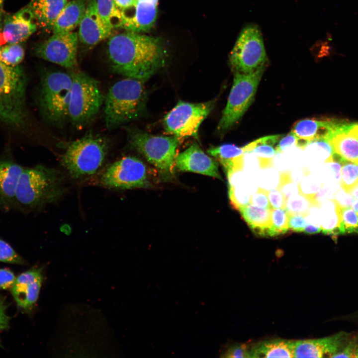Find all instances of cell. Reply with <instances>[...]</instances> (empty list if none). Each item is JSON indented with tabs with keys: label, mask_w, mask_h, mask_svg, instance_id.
<instances>
[{
	"label": "cell",
	"mask_w": 358,
	"mask_h": 358,
	"mask_svg": "<svg viewBox=\"0 0 358 358\" xmlns=\"http://www.w3.org/2000/svg\"><path fill=\"white\" fill-rule=\"evenodd\" d=\"M307 155L316 164L327 163L333 160L335 152L329 140L321 139L314 140L306 147Z\"/></svg>",
	"instance_id": "30"
},
{
	"label": "cell",
	"mask_w": 358,
	"mask_h": 358,
	"mask_svg": "<svg viewBox=\"0 0 358 358\" xmlns=\"http://www.w3.org/2000/svg\"><path fill=\"white\" fill-rule=\"evenodd\" d=\"M329 140L341 159L358 162V122L340 120Z\"/></svg>",
	"instance_id": "20"
},
{
	"label": "cell",
	"mask_w": 358,
	"mask_h": 358,
	"mask_svg": "<svg viewBox=\"0 0 358 358\" xmlns=\"http://www.w3.org/2000/svg\"><path fill=\"white\" fill-rule=\"evenodd\" d=\"M215 105V100L202 103L179 101L164 119L166 131L179 139L196 136L202 122Z\"/></svg>",
	"instance_id": "11"
},
{
	"label": "cell",
	"mask_w": 358,
	"mask_h": 358,
	"mask_svg": "<svg viewBox=\"0 0 358 358\" xmlns=\"http://www.w3.org/2000/svg\"><path fill=\"white\" fill-rule=\"evenodd\" d=\"M283 135H272L258 139L242 147L244 153L254 154L259 159L261 168L271 166L277 154L275 147Z\"/></svg>",
	"instance_id": "28"
},
{
	"label": "cell",
	"mask_w": 358,
	"mask_h": 358,
	"mask_svg": "<svg viewBox=\"0 0 358 358\" xmlns=\"http://www.w3.org/2000/svg\"><path fill=\"white\" fill-rule=\"evenodd\" d=\"M320 206L315 199L298 194L288 199L285 209L289 214H298L304 216L313 205Z\"/></svg>",
	"instance_id": "34"
},
{
	"label": "cell",
	"mask_w": 358,
	"mask_h": 358,
	"mask_svg": "<svg viewBox=\"0 0 358 358\" xmlns=\"http://www.w3.org/2000/svg\"><path fill=\"white\" fill-rule=\"evenodd\" d=\"M88 0L68 2L56 19L52 30L53 33H68L79 25L84 14Z\"/></svg>",
	"instance_id": "26"
},
{
	"label": "cell",
	"mask_w": 358,
	"mask_h": 358,
	"mask_svg": "<svg viewBox=\"0 0 358 358\" xmlns=\"http://www.w3.org/2000/svg\"><path fill=\"white\" fill-rule=\"evenodd\" d=\"M24 168L8 160H0V203L9 205L15 203V193Z\"/></svg>",
	"instance_id": "22"
},
{
	"label": "cell",
	"mask_w": 358,
	"mask_h": 358,
	"mask_svg": "<svg viewBox=\"0 0 358 358\" xmlns=\"http://www.w3.org/2000/svg\"><path fill=\"white\" fill-rule=\"evenodd\" d=\"M268 197L271 208L285 209L286 199L278 187L268 190Z\"/></svg>",
	"instance_id": "44"
},
{
	"label": "cell",
	"mask_w": 358,
	"mask_h": 358,
	"mask_svg": "<svg viewBox=\"0 0 358 358\" xmlns=\"http://www.w3.org/2000/svg\"><path fill=\"white\" fill-rule=\"evenodd\" d=\"M64 177L59 171L41 165L24 168L17 184L15 201L27 208L53 203L65 192Z\"/></svg>",
	"instance_id": "3"
},
{
	"label": "cell",
	"mask_w": 358,
	"mask_h": 358,
	"mask_svg": "<svg viewBox=\"0 0 358 358\" xmlns=\"http://www.w3.org/2000/svg\"><path fill=\"white\" fill-rule=\"evenodd\" d=\"M352 208L358 214V199L354 200L352 205Z\"/></svg>",
	"instance_id": "55"
},
{
	"label": "cell",
	"mask_w": 358,
	"mask_h": 358,
	"mask_svg": "<svg viewBox=\"0 0 358 358\" xmlns=\"http://www.w3.org/2000/svg\"><path fill=\"white\" fill-rule=\"evenodd\" d=\"M340 184L342 189L349 193L358 185V164L343 160Z\"/></svg>",
	"instance_id": "32"
},
{
	"label": "cell",
	"mask_w": 358,
	"mask_h": 358,
	"mask_svg": "<svg viewBox=\"0 0 358 358\" xmlns=\"http://www.w3.org/2000/svg\"><path fill=\"white\" fill-rule=\"evenodd\" d=\"M297 142L296 136L290 131L286 136H283L279 140L275 147L276 153H281L292 147L296 146Z\"/></svg>",
	"instance_id": "46"
},
{
	"label": "cell",
	"mask_w": 358,
	"mask_h": 358,
	"mask_svg": "<svg viewBox=\"0 0 358 358\" xmlns=\"http://www.w3.org/2000/svg\"><path fill=\"white\" fill-rule=\"evenodd\" d=\"M144 82L126 77L110 87L103 104L105 124L108 129H115L142 115L146 99Z\"/></svg>",
	"instance_id": "2"
},
{
	"label": "cell",
	"mask_w": 358,
	"mask_h": 358,
	"mask_svg": "<svg viewBox=\"0 0 358 358\" xmlns=\"http://www.w3.org/2000/svg\"><path fill=\"white\" fill-rule=\"evenodd\" d=\"M288 227L291 231L302 232L307 225L305 216L298 214H289Z\"/></svg>",
	"instance_id": "45"
},
{
	"label": "cell",
	"mask_w": 358,
	"mask_h": 358,
	"mask_svg": "<svg viewBox=\"0 0 358 358\" xmlns=\"http://www.w3.org/2000/svg\"><path fill=\"white\" fill-rule=\"evenodd\" d=\"M72 85L69 106V121L77 129L90 123L104 104V95L96 80L82 72L71 73Z\"/></svg>",
	"instance_id": "7"
},
{
	"label": "cell",
	"mask_w": 358,
	"mask_h": 358,
	"mask_svg": "<svg viewBox=\"0 0 358 358\" xmlns=\"http://www.w3.org/2000/svg\"><path fill=\"white\" fill-rule=\"evenodd\" d=\"M334 358H358V338L350 342Z\"/></svg>",
	"instance_id": "47"
},
{
	"label": "cell",
	"mask_w": 358,
	"mask_h": 358,
	"mask_svg": "<svg viewBox=\"0 0 358 358\" xmlns=\"http://www.w3.org/2000/svg\"><path fill=\"white\" fill-rule=\"evenodd\" d=\"M79 40L77 32L53 33L35 47L34 53L39 58L51 63L75 69L78 66Z\"/></svg>",
	"instance_id": "13"
},
{
	"label": "cell",
	"mask_w": 358,
	"mask_h": 358,
	"mask_svg": "<svg viewBox=\"0 0 358 358\" xmlns=\"http://www.w3.org/2000/svg\"><path fill=\"white\" fill-rule=\"evenodd\" d=\"M100 182L105 187L120 189L147 187L150 185L146 165L132 156L125 157L109 166Z\"/></svg>",
	"instance_id": "12"
},
{
	"label": "cell",
	"mask_w": 358,
	"mask_h": 358,
	"mask_svg": "<svg viewBox=\"0 0 358 358\" xmlns=\"http://www.w3.org/2000/svg\"><path fill=\"white\" fill-rule=\"evenodd\" d=\"M175 167L182 172L198 173L221 179L216 161L206 154L196 143L177 155Z\"/></svg>",
	"instance_id": "18"
},
{
	"label": "cell",
	"mask_w": 358,
	"mask_h": 358,
	"mask_svg": "<svg viewBox=\"0 0 358 358\" xmlns=\"http://www.w3.org/2000/svg\"><path fill=\"white\" fill-rule=\"evenodd\" d=\"M99 14L106 27L111 31L121 28L122 20L120 11L113 0H96Z\"/></svg>",
	"instance_id": "31"
},
{
	"label": "cell",
	"mask_w": 358,
	"mask_h": 358,
	"mask_svg": "<svg viewBox=\"0 0 358 358\" xmlns=\"http://www.w3.org/2000/svg\"><path fill=\"white\" fill-rule=\"evenodd\" d=\"M299 194L311 198H315L316 193L322 186V183L314 175L307 174L300 181Z\"/></svg>",
	"instance_id": "38"
},
{
	"label": "cell",
	"mask_w": 358,
	"mask_h": 358,
	"mask_svg": "<svg viewBox=\"0 0 358 358\" xmlns=\"http://www.w3.org/2000/svg\"><path fill=\"white\" fill-rule=\"evenodd\" d=\"M67 0H31L27 5L31 9L38 27L52 29Z\"/></svg>",
	"instance_id": "24"
},
{
	"label": "cell",
	"mask_w": 358,
	"mask_h": 358,
	"mask_svg": "<svg viewBox=\"0 0 358 358\" xmlns=\"http://www.w3.org/2000/svg\"><path fill=\"white\" fill-rule=\"evenodd\" d=\"M229 197L231 206L236 210H239L250 203L251 189L246 186L228 187Z\"/></svg>",
	"instance_id": "36"
},
{
	"label": "cell",
	"mask_w": 358,
	"mask_h": 358,
	"mask_svg": "<svg viewBox=\"0 0 358 358\" xmlns=\"http://www.w3.org/2000/svg\"><path fill=\"white\" fill-rule=\"evenodd\" d=\"M321 231L324 234L341 235V206L335 199H328L320 206Z\"/></svg>",
	"instance_id": "29"
},
{
	"label": "cell",
	"mask_w": 358,
	"mask_h": 358,
	"mask_svg": "<svg viewBox=\"0 0 358 358\" xmlns=\"http://www.w3.org/2000/svg\"><path fill=\"white\" fill-rule=\"evenodd\" d=\"M271 209L258 207L249 203L239 211L256 235L271 237Z\"/></svg>",
	"instance_id": "25"
},
{
	"label": "cell",
	"mask_w": 358,
	"mask_h": 358,
	"mask_svg": "<svg viewBox=\"0 0 358 358\" xmlns=\"http://www.w3.org/2000/svg\"><path fill=\"white\" fill-rule=\"evenodd\" d=\"M259 178L258 182L261 186H263V189L268 190L269 189H273L274 186L278 187L280 174L279 176L278 173L271 169L265 170L262 171Z\"/></svg>",
	"instance_id": "41"
},
{
	"label": "cell",
	"mask_w": 358,
	"mask_h": 358,
	"mask_svg": "<svg viewBox=\"0 0 358 358\" xmlns=\"http://www.w3.org/2000/svg\"><path fill=\"white\" fill-rule=\"evenodd\" d=\"M26 77L19 65L10 66L0 60V120L23 127L27 120L25 102Z\"/></svg>",
	"instance_id": "5"
},
{
	"label": "cell",
	"mask_w": 358,
	"mask_h": 358,
	"mask_svg": "<svg viewBox=\"0 0 358 358\" xmlns=\"http://www.w3.org/2000/svg\"><path fill=\"white\" fill-rule=\"evenodd\" d=\"M43 280V273L35 268L16 277L11 291L19 307L27 312L32 310L38 299Z\"/></svg>",
	"instance_id": "16"
},
{
	"label": "cell",
	"mask_w": 358,
	"mask_h": 358,
	"mask_svg": "<svg viewBox=\"0 0 358 358\" xmlns=\"http://www.w3.org/2000/svg\"><path fill=\"white\" fill-rule=\"evenodd\" d=\"M0 262L14 264H24L22 258L11 246L1 239H0Z\"/></svg>",
	"instance_id": "40"
},
{
	"label": "cell",
	"mask_w": 358,
	"mask_h": 358,
	"mask_svg": "<svg viewBox=\"0 0 358 358\" xmlns=\"http://www.w3.org/2000/svg\"><path fill=\"white\" fill-rule=\"evenodd\" d=\"M357 163L358 164V162H357Z\"/></svg>",
	"instance_id": "56"
},
{
	"label": "cell",
	"mask_w": 358,
	"mask_h": 358,
	"mask_svg": "<svg viewBox=\"0 0 358 358\" xmlns=\"http://www.w3.org/2000/svg\"><path fill=\"white\" fill-rule=\"evenodd\" d=\"M266 67L250 74L234 72L232 87L226 106L217 127L223 133L233 127L251 105Z\"/></svg>",
	"instance_id": "9"
},
{
	"label": "cell",
	"mask_w": 358,
	"mask_h": 358,
	"mask_svg": "<svg viewBox=\"0 0 358 358\" xmlns=\"http://www.w3.org/2000/svg\"><path fill=\"white\" fill-rule=\"evenodd\" d=\"M127 131L131 147L142 154L159 173L166 177L173 174L179 139L175 136L153 135L136 129Z\"/></svg>",
	"instance_id": "8"
},
{
	"label": "cell",
	"mask_w": 358,
	"mask_h": 358,
	"mask_svg": "<svg viewBox=\"0 0 358 358\" xmlns=\"http://www.w3.org/2000/svg\"><path fill=\"white\" fill-rule=\"evenodd\" d=\"M295 341L275 339L249 346L250 358H294Z\"/></svg>",
	"instance_id": "23"
},
{
	"label": "cell",
	"mask_w": 358,
	"mask_h": 358,
	"mask_svg": "<svg viewBox=\"0 0 358 358\" xmlns=\"http://www.w3.org/2000/svg\"><path fill=\"white\" fill-rule=\"evenodd\" d=\"M16 277L12 271L6 268H0V289L11 288Z\"/></svg>",
	"instance_id": "48"
},
{
	"label": "cell",
	"mask_w": 358,
	"mask_h": 358,
	"mask_svg": "<svg viewBox=\"0 0 358 358\" xmlns=\"http://www.w3.org/2000/svg\"><path fill=\"white\" fill-rule=\"evenodd\" d=\"M349 193L351 194L354 199H358V185L354 187Z\"/></svg>",
	"instance_id": "54"
},
{
	"label": "cell",
	"mask_w": 358,
	"mask_h": 358,
	"mask_svg": "<svg viewBox=\"0 0 358 358\" xmlns=\"http://www.w3.org/2000/svg\"><path fill=\"white\" fill-rule=\"evenodd\" d=\"M159 0H135L130 7L121 11V28L141 33L150 29L157 17Z\"/></svg>",
	"instance_id": "15"
},
{
	"label": "cell",
	"mask_w": 358,
	"mask_h": 358,
	"mask_svg": "<svg viewBox=\"0 0 358 358\" xmlns=\"http://www.w3.org/2000/svg\"><path fill=\"white\" fill-rule=\"evenodd\" d=\"M341 235L358 233V214L352 207H341Z\"/></svg>",
	"instance_id": "37"
},
{
	"label": "cell",
	"mask_w": 358,
	"mask_h": 358,
	"mask_svg": "<svg viewBox=\"0 0 358 358\" xmlns=\"http://www.w3.org/2000/svg\"><path fill=\"white\" fill-rule=\"evenodd\" d=\"M117 8L120 11L126 9L134 2L135 0H113Z\"/></svg>",
	"instance_id": "51"
},
{
	"label": "cell",
	"mask_w": 358,
	"mask_h": 358,
	"mask_svg": "<svg viewBox=\"0 0 358 358\" xmlns=\"http://www.w3.org/2000/svg\"><path fill=\"white\" fill-rule=\"evenodd\" d=\"M220 357L227 358H250L249 346L244 344L230 345L223 351Z\"/></svg>",
	"instance_id": "42"
},
{
	"label": "cell",
	"mask_w": 358,
	"mask_h": 358,
	"mask_svg": "<svg viewBox=\"0 0 358 358\" xmlns=\"http://www.w3.org/2000/svg\"><path fill=\"white\" fill-rule=\"evenodd\" d=\"M278 188L283 194L286 202L289 198L299 194L298 184L292 180L288 173H283L280 174Z\"/></svg>",
	"instance_id": "39"
},
{
	"label": "cell",
	"mask_w": 358,
	"mask_h": 358,
	"mask_svg": "<svg viewBox=\"0 0 358 358\" xmlns=\"http://www.w3.org/2000/svg\"><path fill=\"white\" fill-rule=\"evenodd\" d=\"M340 120L307 118L296 122L292 132L297 138L296 147L304 149L311 142L321 139L329 140Z\"/></svg>",
	"instance_id": "21"
},
{
	"label": "cell",
	"mask_w": 358,
	"mask_h": 358,
	"mask_svg": "<svg viewBox=\"0 0 358 358\" xmlns=\"http://www.w3.org/2000/svg\"><path fill=\"white\" fill-rule=\"evenodd\" d=\"M234 72L250 74L266 67L268 59L261 30L254 24L241 31L229 56Z\"/></svg>",
	"instance_id": "10"
},
{
	"label": "cell",
	"mask_w": 358,
	"mask_h": 358,
	"mask_svg": "<svg viewBox=\"0 0 358 358\" xmlns=\"http://www.w3.org/2000/svg\"><path fill=\"white\" fill-rule=\"evenodd\" d=\"M268 193V190L259 188L258 190L251 195L250 203L258 207L271 209Z\"/></svg>",
	"instance_id": "43"
},
{
	"label": "cell",
	"mask_w": 358,
	"mask_h": 358,
	"mask_svg": "<svg viewBox=\"0 0 358 358\" xmlns=\"http://www.w3.org/2000/svg\"><path fill=\"white\" fill-rule=\"evenodd\" d=\"M321 231V227L308 223L303 232L307 234H315Z\"/></svg>",
	"instance_id": "52"
},
{
	"label": "cell",
	"mask_w": 358,
	"mask_h": 358,
	"mask_svg": "<svg viewBox=\"0 0 358 358\" xmlns=\"http://www.w3.org/2000/svg\"><path fill=\"white\" fill-rule=\"evenodd\" d=\"M108 149L107 140L103 136L88 134L68 144L61 163L74 179L90 176L101 167Z\"/></svg>",
	"instance_id": "6"
},
{
	"label": "cell",
	"mask_w": 358,
	"mask_h": 358,
	"mask_svg": "<svg viewBox=\"0 0 358 358\" xmlns=\"http://www.w3.org/2000/svg\"><path fill=\"white\" fill-rule=\"evenodd\" d=\"M107 53L113 72L145 82L163 66L166 56L162 39L129 31L111 36Z\"/></svg>",
	"instance_id": "1"
},
{
	"label": "cell",
	"mask_w": 358,
	"mask_h": 358,
	"mask_svg": "<svg viewBox=\"0 0 358 358\" xmlns=\"http://www.w3.org/2000/svg\"><path fill=\"white\" fill-rule=\"evenodd\" d=\"M7 307L5 298L0 296V332L7 329L9 326L10 318L6 312ZM2 347L0 339V348Z\"/></svg>",
	"instance_id": "49"
},
{
	"label": "cell",
	"mask_w": 358,
	"mask_h": 358,
	"mask_svg": "<svg viewBox=\"0 0 358 358\" xmlns=\"http://www.w3.org/2000/svg\"><path fill=\"white\" fill-rule=\"evenodd\" d=\"M79 26V39L89 47L95 46L109 37L112 33L99 14L96 0H88L84 14Z\"/></svg>",
	"instance_id": "19"
},
{
	"label": "cell",
	"mask_w": 358,
	"mask_h": 358,
	"mask_svg": "<svg viewBox=\"0 0 358 358\" xmlns=\"http://www.w3.org/2000/svg\"><path fill=\"white\" fill-rule=\"evenodd\" d=\"M24 49L21 43H7L0 46V60L10 66H17L24 57Z\"/></svg>",
	"instance_id": "33"
},
{
	"label": "cell",
	"mask_w": 358,
	"mask_h": 358,
	"mask_svg": "<svg viewBox=\"0 0 358 358\" xmlns=\"http://www.w3.org/2000/svg\"><path fill=\"white\" fill-rule=\"evenodd\" d=\"M358 333L340 331L323 338L295 341V358H334Z\"/></svg>",
	"instance_id": "14"
},
{
	"label": "cell",
	"mask_w": 358,
	"mask_h": 358,
	"mask_svg": "<svg viewBox=\"0 0 358 358\" xmlns=\"http://www.w3.org/2000/svg\"><path fill=\"white\" fill-rule=\"evenodd\" d=\"M38 25L30 8L26 5L3 18L2 30L7 43H21L37 30Z\"/></svg>",
	"instance_id": "17"
},
{
	"label": "cell",
	"mask_w": 358,
	"mask_h": 358,
	"mask_svg": "<svg viewBox=\"0 0 358 358\" xmlns=\"http://www.w3.org/2000/svg\"><path fill=\"white\" fill-rule=\"evenodd\" d=\"M334 199L341 207H352L354 199L350 193L344 191H337L334 195Z\"/></svg>",
	"instance_id": "50"
},
{
	"label": "cell",
	"mask_w": 358,
	"mask_h": 358,
	"mask_svg": "<svg viewBox=\"0 0 358 358\" xmlns=\"http://www.w3.org/2000/svg\"><path fill=\"white\" fill-rule=\"evenodd\" d=\"M289 214L285 209L271 208V235L276 237L286 234L289 230Z\"/></svg>",
	"instance_id": "35"
},
{
	"label": "cell",
	"mask_w": 358,
	"mask_h": 358,
	"mask_svg": "<svg viewBox=\"0 0 358 358\" xmlns=\"http://www.w3.org/2000/svg\"><path fill=\"white\" fill-rule=\"evenodd\" d=\"M4 0H0V30L2 29L3 20V8Z\"/></svg>",
	"instance_id": "53"
},
{
	"label": "cell",
	"mask_w": 358,
	"mask_h": 358,
	"mask_svg": "<svg viewBox=\"0 0 358 358\" xmlns=\"http://www.w3.org/2000/svg\"><path fill=\"white\" fill-rule=\"evenodd\" d=\"M72 85L71 73L51 71L42 76L38 104L43 118L52 126L63 127L69 121Z\"/></svg>",
	"instance_id": "4"
},
{
	"label": "cell",
	"mask_w": 358,
	"mask_h": 358,
	"mask_svg": "<svg viewBox=\"0 0 358 358\" xmlns=\"http://www.w3.org/2000/svg\"><path fill=\"white\" fill-rule=\"evenodd\" d=\"M207 153L219 161L226 173L243 170L245 153L242 148L234 144H226L211 147L207 150Z\"/></svg>",
	"instance_id": "27"
}]
</instances>
